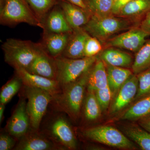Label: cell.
Wrapping results in <instances>:
<instances>
[{
	"label": "cell",
	"mask_w": 150,
	"mask_h": 150,
	"mask_svg": "<svg viewBox=\"0 0 150 150\" xmlns=\"http://www.w3.org/2000/svg\"><path fill=\"white\" fill-rule=\"evenodd\" d=\"M150 11V0H133L126 4L117 14L121 16H139Z\"/></svg>",
	"instance_id": "25"
},
{
	"label": "cell",
	"mask_w": 150,
	"mask_h": 150,
	"mask_svg": "<svg viewBox=\"0 0 150 150\" xmlns=\"http://www.w3.org/2000/svg\"><path fill=\"white\" fill-rule=\"evenodd\" d=\"M65 1L87 11L86 6L84 0H65Z\"/></svg>",
	"instance_id": "36"
},
{
	"label": "cell",
	"mask_w": 150,
	"mask_h": 150,
	"mask_svg": "<svg viewBox=\"0 0 150 150\" xmlns=\"http://www.w3.org/2000/svg\"><path fill=\"white\" fill-rule=\"evenodd\" d=\"M138 90V77L132 75L119 89L111 107V113H116L126 107L136 97Z\"/></svg>",
	"instance_id": "15"
},
{
	"label": "cell",
	"mask_w": 150,
	"mask_h": 150,
	"mask_svg": "<svg viewBox=\"0 0 150 150\" xmlns=\"http://www.w3.org/2000/svg\"><path fill=\"white\" fill-rule=\"evenodd\" d=\"M22 81L18 76H16L8 82L2 88L0 93V103L6 105L9 102L21 87Z\"/></svg>",
	"instance_id": "29"
},
{
	"label": "cell",
	"mask_w": 150,
	"mask_h": 150,
	"mask_svg": "<svg viewBox=\"0 0 150 150\" xmlns=\"http://www.w3.org/2000/svg\"><path fill=\"white\" fill-rule=\"evenodd\" d=\"M91 15L106 16L112 14L114 0H84Z\"/></svg>",
	"instance_id": "24"
},
{
	"label": "cell",
	"mask_w": 150,
	"mask_h": 150,
	"mask_svg": "<svg viewBox=\"0 0 150 150\" xmlns=\"http://www.w3.org/2000/svg\"><path fill=\"white\" fill-rule=\"evenodd\" d=\"M1 48L5 61L15 70H26L33 62L44 50L41 43L15 38L7 39Z\"/></svg>",
	"instance_id": "1"
},
{
	"label": "cell",
	"mask_w": 150,
	"mask_h": 150,
	"mask_svg": "<svg viewBox=\"0 0 150 150\" xmlns=\"http://www.w3.org/2000/svg\"><path fill=\"white\" fill-rule=\"evenodd\" d=\"M57 145L46 137L35 132H28L15 147L17 150H50L58 149Z\"/></svg>",
	"instance_id": "18"
},
{
	"label": "cell",
	"mask_w": 150,
	"mask_h": 150,
	"mask_svg": "<svg viewBox=\"0 0 150 150\" xmlns=\"http://www.w3.org/2000/svg\"><path fill=\"white\" fill-rule=\"evenodd\" d=\"M83 135L88 139L113 147L135 149L137 147L124 134L111 126H101L86 129Z\"/></svg>",
	"instance_id": "7"
},
{
	"label": "cell",
	"mask_w": 150,
	"mask_h": 150,
	"mask_svg": "<svg viewBox=\"0 0 150 150\" xmlns=\"http://www.w3.org/2000/svg\"><path fill=\"white\" fill-rule=\"evenodd\" d=\"M31 74L56 80L55 58L43 50L26 69Z\"/></svg>",
	"instance_id": "12"
},
{
	"label": "cell",
	"mask_w": 150,
	"mask_h": 150,
	"mask_svg": "<svg viewBox=\"0 0 150 150\" xmlns=\"http://www.w3.org/2000/svg\"><path fill=\"white\" fill-rule=\"evenodd\" d=\"M60 6L67 21L74 30L83 27L91 16L86 10L65 0H62L60 2Z\"/></svg>",
	"instance_id": "17"
},
{
	"label": "cell",
	"mask_w": 150,
	"mask_h": 150,
	"mask_svg": "<svg viewBox=\"0 0 150 150\" xmlns=\"http://www.w3.org/2000/svg\"><path fill=\"white\" fill-rule=\"evenodd\" d=\"M89 35L83 28L74 29L70 35L67 46L61 56L73 59L85 57V45Z\"/></svg>",
	"instance_id": "16"
},
{
	"label": "cell",
	"mask_w": 150,
	"mask_h": 150,
	"mask_svg": "<svg viewBox=\"0 0 150 150\" xmlns=\"http://www.w3.org/2000/svg\"><path fill=\"white\" fill-rule=\"evenodd\" d=\"M30 126V121L26 108V102L22 99L8 122L6 130L11 136L19 139L27 134Z\"/></svg>",
	"instance_id": "9"
},
{
	"label": "cell",
	"mask_w": 150,
	"mask_h": 150,
	"mask_svg": "<svg viewBox=\"0 0 150 150\" xmlns=\"http://www.w3.org/2000/svg\"><path fill=\"white\" fill-rule=\"evenodd\" d=\"M52 136L62 146L69 149L76 148L77 142L74 132L68 121L63 117L54 120L50 127Z\"/></svg>",
	"instance_id": "11"
},
{
	"label": "cell",
	"mask_w": 150,
	"mask_h": 150,
	"mask_svg": "<svg viewBox=\"0 0 150 150\" xmlns=\"http://www.w3.org/2000/svg\"><path fill=\"white\" fill-rule=\"evenodd\" d=\"M43 31L57 33H71L74 29L67 21L61 6H56L43 22Z\"/></svg>",
	"instance_id": "13"
},
{
	"label": "cell",
	"mask_w": 150,
	"mask_h": 150,
	"mask_svg": "<svg viewBox=\"0 0 150 150\" xmlns=\"http://www.w3.org/2000/svg\"><path fill=\"white\" fill-rule=\"evenodd\" d=\"M16 75L21 79L23 84L26 86L39 88L55 96L61 92L62 87L56 80L33 74L23 69L15 70Z\"/></svg>",
	"instance_id": "10"
},
{
	"label": "cell",
	"mask_w": 150,
	"mask_h": 150,
	"mask_svg": "<svg viewBox=\"0 0 150 150\" xmlns=\"http://www.w3.org/2000/svg\"><path fill=\"white\" fill-rule=\"evenodd\" d=\"M150 113V93L140 98L123 114V120L139 119Z\"/></svg>",
	"instance_id": "22"
},
{
	"label": "cell",
	"mask_w": 150,
	"mask_h": 150,
	"mask_svg": "<svg viewBox=\"0 0 150 150\" xmlns=\"http://www.w3.org/2000/svg\"><path fill=\"white\" fill-rule=\"evenodd\" d=\"M108 86L112 93H115L132 76L130 70L123 67L107 64L106 67Z\"/></svg>",
	"instance_id": "21"
},
{
	"label": "cell",
	"mask_w": 150,
	"mask_h": 150,
	"mask_svg": "<svg viewBox=\"0 0 150 150\" xmlns=\"http://www.w3.org/2000/svg\"><path fill=\"white\" fill-rule=\"evenodd\" d=\"M138 90L135 99L150 93V68L138 74Z\"/></svg>",
	"instance_id": "30"
},
{
	"label": "cell",
	"mask_w": 150,
	"mask_h": 150,
	"mask_svg": "<svg viewBox=\"0 0 150 150\" xmlns=\"http://www.w3.org/2000/svg\"><path fill=\"white\" fill-rule=\"evenodd\" d=\"M5 108V105L1 103L0 104V122L1 123L2 121Z\"/></svg>",
	"instance_id": "37"
},
{
	"label": "cell",
	"mask_w": 150,
	"mask_h": 150,
	"mask_svg": "<svg viewBox=\"0 0 150 150\" xmlns=\"http://www.w3.org/2000/svg\"><path fill=\"white\" fill-rule=\"evenodd\" d=\"M124 133L139 146L142 150H150V133L136 126H128L123 128Z\"/></svg>",
	"instance_id": "23"
},
{
	"label": "cell",
	"mask_w": 150,
	"mask_h": 150,
	"mask_svg": "<svg viewBox=\"0 0 150 150\" xmlns=\"http://www.w3.org/2000/svg\"><path fill=\"white\" fill-rule=\"evenodd\" d=\"M35 16L43 24L48 13L57 5V0H25Z\"/></svg>",
	"instance_id": "27"
},
{
	"label": "cell",
	"mask_w": 150,
	"mask_h": 150,
	"mask_svg": "<svg viewBox=\"0 0 150 150\" xmlns=\"http://www.w3.org/2000/svg\"><path fill=\"white\" fill-rule=\"evenodd\" d=\"M120 1V0H114V3L118 1Z\"/></svg>",
	"instance_id": "38"
},
{
	"label": "cell",
	"mask_w": 150,
	"mask_h": 150,
	"mask_svg": "<svg viewBox=\"0 0 150 150\" xmlns=\"http://www.w3.org/2000/svg\"><path fill=\"white\" fill-rule=\"evenodd\" d=\"M88 92L85 103V115L88 121H95L100 116L102 110L97 99L95 92Z\"/></svg>",
	"instance_id": "28"
},
{
	"label": "cell",
	"mask_w": 150,
	"mask_h": 150,
	"mask_svg": "<svg viewBox=\"0 0 150 150\" xmlns=\"http://www.w3.org/2000/svg\"><path fill=\"white\" fill-rule=\"evenodd\" d=\"M15 145V141L10 135L1 134L0 136V150H9Z\"/></svg>",
	"instance_id": "33"
},
{
	"label": "cell",
	"mask_w": 150,
	"mask_h": 150,
	"mask_svg": "<svg viewBox=\"0 0 150 150\" xmlns=\"http://www.w3.org/2000/svg\"><path fill=\"white\" fill-rule=\"evenodd\" d=\"M95 92L101 110H106L110 104L112 93L109 86L98 90Z\"/></svg>",
	"instance_id": "32"
},
{
	"label": "cell",
	"mask_w": 150,
	"mask_h": 150,
	"mask_svg": "<svg viewBox=\"0 0 150 150\" xmlns=\"http://www.w3.org/2000/svg\"><path fill=\"white\" fill-rule=\"evenodd\" d=\"M1 24L9 27L25 23L43 29L44 26L25 0H2L0 11Z\"/></svg>",
	"instance_id": "3"
},
{
	"label": "cell",
	"mask_w": 150,
	"mask_h": 150,
	"mask_svg": "<svg viewBox=\"0 0 150 150\" xmlns=\"http://www.w3.org/2000/svg\"><path fill=\"white\" fill-rule=\"evenodd\" d=\"M141 28L150 35V11L146 13L141 25Z\"/></svg>",
	"instance_id": "34"
},
{
	"label": "cell",
	"mask_w": 150,
	"mask_h": 150,
	"mask_svg": "<svg viewBox=\"0 0 150 150\" xmlns=\"http://www.w3.org/2000/svg\"><path fill=\"white\" fill-rule=\"evenodd\" d=\"M132 67L133 72L136 74L150 68V39L137 52Z\"/></svg>",
	"instance_id": "26"
},
{
	"label": "cell",
	"mask_w": 150,
	"mask_h": 150,
	"mask_svg": "<svg viewBox=\"0 0 150 150\" xmlns=\"http://www.w3.org/2000/svg\"><path fill=\"white\" fill-rule=\"evenodd\" d=\"M102 49L100 40L90 35L86 40L84 49V56L85 57L96 56L101 52Z\"/></svg>",
	"instance_id": "31"
},
{
	"label": "cell",
	"mask_w": 150,
	"mask_h": 150,
	"mask_svg": "<svg viewBox=\"0 0 150 150\" xmlns=\"http://www.w3.org/2000/svg\"><path fill=\"white\" fill-rule=\"evenodd\" d=\"M126 20L111 15L98 16L91 15L83 28L91 36L100 41L108 39L110 36L129 27Z\"/></svg>",
	"instance_id": "5"
},
{
	"label": "cell",
	"mask_w": 150,
	"mask_h": 150,
	"mask_svg": "<svg viewBox=\"0 0 150 150\" xmlns=\"http://www.w3.org/2000/svg\"><path fill=\"white\" fill-rule=\"evenodd\" d=\"M140 119L139 123L141 126L150 133V113Z\"/></svg>",
	"instance_id": "35"
},
{
	"label": "cell",
	"mask_w": 150,
	"mask_h": 150,
	"mask_svg": "<svg viewBox=\"0 0 150 150\" xmlns=\"http://www.w3.org/2000/svg\"><path fill=\"white\" fill-rule=\"evenodd\" d=\"M90 69L75 81L62 87L61 92L52 100L60 110L74 119L80 112Z\"/></svg>",
	"instance_id": "2"
},
{
	"label": "cell",
	"mask_w": 150,
	"mask_h": 150,
	"mask_svg": "<svg viewBox=\"0 0 150 150\" xmlns=\"http://www.w3.org/2000/svg\"><path fill=\"white\" fill-rule=\"evenodd\" d=\"M71 33H57L43 31L40 43L47 54L53 58H57L62 56Z\"/></svg>",
	"instance_id": "14"
},
{
	"label": "cell",
	"mask_w": 150,
	"mask_h": 150,
	"mask_svg": "<svg viewBox=\"0 0 150 150\" xmlns=\"http://www.w3.org/2000/svg\"><path fill=\"white\" fill-rule=\"evenodd\" d=\"M149 35L141 28H133L110 39L106 45L137 52L146 42Z\"/></svg>",
	"instance_id": "8"
},
{
	"label": "cell",
	"mask_w": 150,
	"mask_h": 150,
	"mask_svg": "<svg viewBox=\"0 0 150 150\" xmlns=\"http://www.w3.org/2000/svg\"><path fill=\"white\" fill-rule=\"evenodd\" d=\"M24 88L27 99L26 108L30 126L34 131H37L48 104L52 102L54 96L48 92L40 89L26 86H25Z\"/></svg>",
	"instance_id": "6"
},
{
	"label": "cell",
	"mask_w": 150,
	"mask_h": 150,
	"mask_svg": "<svg viewBox=\"0 0 150 150\" xmlns=\"http://www.w3.org/2000/svg\"><path fill=\"white\" fill-rule=\"evenodd\" d=\"M97 56L73 59L60 56L55 58L56 81L61 87L73 82L92 67Z\"/></svg>",
	"instance_id": "4"
},
{
	"label": "cell",
	"mask_w": 150,
	"mask_h": 150,
	"mask_svg": "<svg viewBox=\"0 0 150 150\" xmlns=\"http://www.w3.org/2000/svg\"><path fill=\"white\" fill-rule=\"evenodd\" d=\"M108 86L107 71L104 62L97 58L89 71L87 88L88 91L95 92Z\"/></svg>",
	"instance_id": "19"
},
{
	"label": "cell",
	"mask_w": 150,
	"mask_h": 150,
	"mask_svg": "<svg viewBox=\"0 0 150 150\" xmlns=\"http://www.w3.org/2000/svg\"><path fill=\"white\" fill-rule=\"evenodd\" d=\"M99 59L106 64L120 67H127L133 64L132 57L126 52L110 47L100 54Z\"/></svg>",
	"instance_id": "20"
}]
</instances>
